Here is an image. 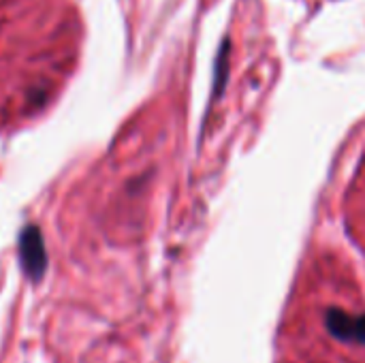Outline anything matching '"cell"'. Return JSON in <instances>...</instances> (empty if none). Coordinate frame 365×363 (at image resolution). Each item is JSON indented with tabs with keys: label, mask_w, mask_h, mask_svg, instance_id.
<instances>
[{
	"label": "cell",
	"mask_w": 365,
	"mask_h": 363,
	"mask_svg": "<svg viewBox=\"0 0 365 363\" xmlns=\"http://www.w3.org/2000/svg\"><path fill=\"white\" fill-rule=\"evenodd\" d=\"M325 329L331 338L344 344H359L365 347V315H349L346 310L331 306L325 310Z\"/></svg>",
	"instance_id": "obj_2"
},
{
	"label": "cell",
	"mask_w": 365,
	"mask_h": 363,
	"mask_svg": "<svg viewBox=\"0 0 365 363\" xmlns=\"http://www.w3.org/2000/svg\"><path fill=\"white\" fill-rule=\"evenodd\" d=\"M19 263L26 276L34 282H38L47 270V252L41 229L36 225H28L19 233Z\"/></svg>",
	"instance_id": "obj_1"
}]
</instances>
